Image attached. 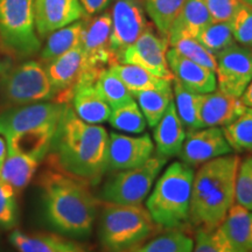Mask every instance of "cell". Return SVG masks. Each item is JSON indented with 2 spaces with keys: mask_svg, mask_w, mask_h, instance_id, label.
Listing matches in <instances>:
<instances>
[{
  "mask_svg": "<svg viewBox=\"0 0 252 252\" xmlns=\"http://www.w3.org/2000/svg\"><path fill=\"white\" fill-rule=\"evenodd\" d=\"M108 144V131L82 121L67 103L53 138L50 159L59 171L97 185L106 172Z\"/></svg>",
  "mask_w": 252,
  "mask_h": 252,
  "instance_id": "cell-1",
  "label": "cell"
},
{
  "mask_svg": "<svg viewBox=\"0 0 252 252\" xmlns=\"http://www.w3.org/2000/svg\"><path fill=\"white\" fill-rule=\"evenodd\" d=\"M47 222L56 231L74 237L90 235L97 200L84 181L61 171H47L40 179Z\"/></svg>",
  "mask_w": 252,
  "mask_h": 252,
  "instance_id": "cell-2",
  "label": "cell"
},
{
  "mask_svg": "<svg viewBox=\"0 0 252 252\" xmlns=\"http://www.w3.org/2000/svg\"><path fill=\"white\" fill-rule=\"evenodd\" d=\"M238 156L226 154L201 165L191 185L189 220L204 229L222 224L235 203Z\"/></svg>",
  "mask_w": 252,
  "mask_h": 252,
  "instance_id": "cell-3",
  "label": "cell"
},
{
  "mask_svg": "<svg viewBox=\"0 0 252 252\" xmlns=\"http://www.w3.org/2000/svg\"><path fill=\"white\" fill-rule=\"evenodd\" d=\"M67 103L56 100L11 106L0 113V135L8 153H24L41 162L49 153Z\"/></svg>",
  "mask_w": 252,
  "mask_h": 252,
  "instance_id": "cell-4",
  "label": "cell"
},
{
  "mask_svg": "<svg viewBox=\"0 0 252 252\" xmlns=\"http://www.w3.org/2000/svg\"><path fill=\"white\" fill-rule=\"evenodd\" d=\"M194 168L182 161L169 165L146 200V209L157 226L179 229L189 220Z\"/></svg>",
  "mask_w": 252,
  "mask_h": 252,
  "instance_id": "cell-5",
  "label": "cell"
},
{
  "mask_svg": "<svg viewBox=\"0 0 252 252\" xmlns=\"http://www.w3.org/2000/svg\"><path fill=\"white\" fill-rule=\"evenodd\" d=\"M157 224L143 206L105 203L99 223V239L105 252H127L144 242Z\"/></svg>",
  "mask_w": 252,
  "mask_h": 252,
  "instance_id": "cell-6",
  "label": "cell"
},
{
  "mask_svg": "<svg viewBox=\"0 0 252 252\" xmlns=\"http://www.w3.org/2000/svg\"><path fill=\"white\" fill-rule=\"evenodd\" d=\"M0 40L19 58L33 56L41 48L34 17V0H0Z\"/></svg>",
  "mask_w": 252,
  "mask_h": 252,
  "instance_id": "cell-7",
  "label": "cell"
},
{
  "mask_svg": "<svg viewBox=\"0 0 252 252\" xmlns=\"http://www.w3.org/2000/svg\"><path fill=\"white\" fill-rule=\"evenodd\" d=\"M0 97L12 106L54 99L55 94L40 62L25 61L18 65L1 69Z\"/></svg>",
  "mask_w": 252,
  "mask_h": 252,
  "instance_id": "cell-8",
  "label": "cell"
},
{
  "mask_svg": "<svg viewBox=\"0 0 252 252\" xmlns=\"http://www.w3.org/2000/svg\"><path fill=\"white\" fill-rule=\"evenodd\" d=\"M166 162V158L152 156L143 165L117 172L103 186L99 198L105 203L140 206Z\"/></svg>",
  "mask_w": 252,
  "mask_h": 252,
  "instance_id": "cell-9",
  "label": "cell"
},
{
  "mask_svg": "<svg viewBox=\"0 0 252 252\" xmlns=\"http://www.w3.org/2000/svg\"><path fill=\"white\" fill-rule=\"evenodd\" d=\"M111 36V13L103 12L90 20H84L81 36L83 50V70L82 74L97 78L103 69L113 64L115 59L110 49Z\"/></svg>",
  "mask_w": 252,
  "mask_h": 252,
  "instance_id": "cell-10",
  "label": "cell"
},
{
  "mask_svg": "<svg viewBox=\"0 0 252 252\" xmlns=\"http://www.w3.org/2000/svg\"><path fill=\"white\" fill-rule=\"evenodd\" d=\"M147 28L149 23L138 0H116L111 13L110 36V49L116 63Z\"/></svg>",
  "mask_w": 252,
  "mask_h": 252,
  "instance_id": "cell-11",
  "label": "cell"
},
{
  "mask_svg": "<svg viewBox=\"0 0 252 252\" xmlns=\"http://www.w3.org/2000/svg\"><path fill=\"white\" fill-rule=\"evenodd\" d=\"M215 56L219 90L241 98L252 81V48L234 43Z\"/></svg>",
  "mask_w": 252,
  "mask_h": 252,
  "instance_id": "cell-12",
  "label": "cell"
},
{
  "mask_svg": "<svg viewBox=\"0 0 252 252\" xmlns=\"http://www.w3.org/2000/svg\"><path fill=\"white\" fill-rule=\"evenodd\" d=\"M168 46L166 37L158 35L149 27L133 45L125 50L118 63L139 65L158 77L173 81L174 76L166 59Z\"/></svg>",
  "mask_w": 252,
  "mask_h": 252,
  "instance_id": "cell-13",
  "label": "cell"
},
{
  "mask_svg": "<svg viewBox=\"0 0 252 252\" xmlns=\"http://www.w3.org/2000/svg\"><path fill=\"white\" fill-rule=\"evenodd\" d=\"M154 144L149 134L126 135L109 134L106 171L119 172L138 167L152 157Z\"/></svg>",
  "mask_w": 252,
  "mask_h": 252,
  "instance_id": "cell-14",
  "label": "cell"
},
{
  "mask_svg": "<svg viewBox=\"0 0 252 252\" xmlns=\"http://www.w3.org/2000/svg\"><path fill=\"white\" fill-rule=\"evenodd\" d=\"M234 152L222 127H203L188 132L179 153L182 162L195 167Z\"/></svg>",
  "mask_w": 252,
  "mask_h": 252,
  "instance_id": "cell-15",
  "label": "cell"
},
{
  "mask_svg": "<svg viewBox=\"0 0 252 252\" xmlns=\"http://www.w3.org/2000/svg\"><path fill=\"white\" fill-rule=\"evenodd\" d=\"M83 63V50L81 45L74 47L53 61L46 63L45 69L54 90V100L56 102H70L72 88L81 76Z\"/></svg>",
  "mask_w": 252,
  "mask_h": 252,
  "instance_id": "cell-16",
  "label": "cell"
},
{
  "mask_svg": "<svg viewBox=\"0 0 252 252\" xmlns=\"http://www.w3.org/2000/svg\"><path fill=\"white\" fill-rule=\"evenodd\" d=\"M34 17L39 37L68 26L84 17L80 0H34Z\"/></svg>",
  "mask_w": 252,
  "mask_h": 252,
  "instance_id": "cell-17",
  "label": "cell"
},
{
  "mask_svg": "<svg viewBox=\"0 0 252 252\" xmlns=\"http://www.w3.org/2000/svg\"><path fill=\"white\" fill-rule=\"evenodd\" d=\"M166 59L173 76L187 89L197 94L213 93L217 89L215 71L185 58L174 48L167 50Z\"/></svg>",
  "mask_w": 252,
  "mask_h": 252,
  "instance_id": "cell-18",
  "label": "cell"
},
{
  "mask_svg": "<svg viewBox=\"0 0 252 252\" xmlns=\"http://www.w3.org/2000/svg\"><path fill=\"white\" fill-rule=\"evenodd\" d=\"M247 106L241 98L229 96L220 90L201 94L200 122L203 127H224L243 113Z\"/></svg>",
  "mask_w": 252,
  "mask_h": 252,
  "instance_id": "cell-19",
  "label": "cell"
},
{
  "mask_svg": "<svg viewBox=\"0 0 252 252\" xmlns=\"http://www.w3.org/2000/svg\"><path fill=\"white\" fill-rule=\"evenodd\" d=\"M70 102L77 117L88 124H102L111 113V108L97 91L94 81L78 80L72 88Z\"/></svg>",
  "mask_w": 252,
  "mask_h": 252,
  "instance_id": "cell-20",
  "label": "cell"
},
{
  "mask_svg": "<svg viewBox=\"0 0 252 252\" xmlns=\"http://www.w3.org/2000/svg\"><path fill=\"white\" fill-rule=\"evenodd\" d=\"M153 128L157 156L166 159L179 156L187 132L176 113L174 103L169 104L165 115Z\"/></svg>",
  "mask_w": 252,
  "mask_h": 252,
  "instance_id": "cell-21",
  "label": "cell"
},
{
  "mask_svg": "<svg viewBox=\"0 0 252 252\" xmlns=\"http://www.w3.org/2000/svg\"><path fill=\"white\" fill-rule=\"evenodd\" d=\"M212 23L213 19L204 0H187L169 32V45L184 36L196 37L204 27Z\"/></svg>",
  "mask_w": 252,
  "mask_h": 252,
  "instance_id": "cell-22",
  "label": "cell"
},
{
  "mask_svg": "<svg viewBox=\"0 0 252 252\" xmlns=\"http://www.w3.org/2000/svg\"><path fill=\"white\" fill-rule=\"evenodd\" d=\"M39 163V160L27 154L7 152L0 172V181L11 186L18 195L34 178Z\"/></svg>",
  "mask_w": 252,
  "mask_h": 252,
  "instance_id": "cell-23",
  "label": "cell"
},
{
  "mask_svg": "<svg viewBox=\"0 0 252 252\" xmlns=\"http://www.w3.org/2000/svg\"><path fill=\"white\" fill-rule=\"evenodd\" d=\"M127 88L132 96L140 91L161 89L172 86V81L158 77L146 69L127 63H113L109 67Z\"/></svg>",
  "mask_w": 252,
  "mask_h": 252,
  "instance_id": "cell-24",
  "label": "cell"
},
{
  "mask_svg": "<svg viewBox=\"0 0 252 252\" xmlns=\"http://www.w3.org/2000/svg\"><path fill=\"white\" fill-rule=\"evenodd\" d=\"M220 228L236 245L252 252V210L234 203Z\"/></svg>",
  "mask_w": 252,
  "mask_h": 252,
  "instance_id": "cell-25",
  "label": "cell"
},
{
  "mask_svg": "<svg viewBox=\"0 0 252 252\" xmlns=\"http://www.w3.org/2000/svg\"><path fill=\"white\" fill-rule=\"evenodd\" d=\"M84 21L77 20L68 26L60 28L48 35L46 45L40 53V58L45 63L64 54L74 47L81 43L82 31H83Z\"/></svg>",
  "mask_w": 252,
  "mask_h": 252,
  "instance_id": "cell-26",
  "label": "cell"
},
{
  "mask_svg": "<svg viewBox=\"0 0 252 252\" xmlns=\"http://www.w3.org/2000/svg\"><path fill=\"white\" fill-rule=\"evenodd\" d=\"M173 94L175 98V110L179 118L188 132L201 128L200 103L201 94L187 89L175 78L172 81Z\"/></svg>",
  "mask_w": 252,
  "mask_h": 252,
  "instance_id": "cell-27",
  "label": "cell"
},
{
  "mask_svg": "<svg viewBox=\"0 0 252 252\" xmlns=\"http://www.w3.org/2000/svg\"><path fill=\"white\" fill-rule=\"evenodd\" d=\"M137 104L143 112L146 123L150 127H154L158 122L165 115L167 108L173 100L172 86L161 89H151L140 91L133 94Z\"/></svg>",
  "mask_w": 252,
  "mask_h": 252,
  "instance_id": "cell-28",
  "label": "cell"
},
{
  "mask_svg": "<svg viewBox=\"0 0 252 252\" xmlns=\"http://www.w3.org/2000/svg\"><path fill=\"white\" fill-rule=\"evenodd\" d=\"M9 241L19 252H62L74 244L54 235H27L20 230H14Z\"/></svg>",
  "mask_w": 252,
  "mask_h": 252,
  "instance_id": "cell-29",
  "label": "cell"
},
{
  "mask_svg": "<svg viewBox=\"0 0 252 252\" xmlns=\"http://www.w3.org/2000/svg\"><path fill=\"white\" fill-rule=\"evenodd\" d=\"M194 241L179 229L167 232L139 244L127 252H193Z\"/></svg>",
  "mask_w": 252,
  "mask_h": 252,
  "instance_id": "cell-30",
  "label": "cell"
},
{
  "mask_svg": "<svg viewBox=\"0 0 252 252\" xmlns=\"http://www.w3.org/2000/svg\"><path fill=\"white\" fill-rule=\"evenodd\" d=\"M186 1L187 0H144L147 14L152 19L160 35L167 40L173 24Z\"/></svg>",
  "mask_w": 252,
  "mask_h": 252,
  "instance_id": "cell-31",
  "label": "cell"
},
{
  "mask_svg": "<svg viewBox=\"0 0 252 252\" xmlns=\"http://www.w3.org/2000/svg\"><path fill=\"white\" fill-rule=\"evenodd\" d=\"M94 87L102 98L109 104L111 110L133 99V96L127 90V88L110 68L103 69L99 72L94 81Z\"/></svg>",
  "mask_w": 252,
  "mask_h": 252,
  "instance_id": "cell-32",
  "label": "cell"
},
{
  "mask_svg": "<svg viewBox=\"0 0 252 252\" xmlns=\"http://www.w3.org/2000/svg\"><path fill=\"white\" fill-rule=\"evenodd\" d=\"M108 122L116 130L133 134L143 133L147 124L139 105L134 99L112 109Z\"/></svg>",
  "mask_w": 252,
  "mask_h": 252,
  "instance_id": "cell-33",
  "label": "cell"
},
{
  "mask_svg": "<svg viewBox=\"0 0 252 252\" xmlns=\"http://www.w3.org/2000/svg\"><path fill=\"white\" fill-rule=\"evenodd\" d=\"M222 131L234 151H252V108L247 106L243 113L231 124L222 127Z\"/></svg>",
  "mask_w": 252,
  "mask_h": 252,
  "instance_id": "cell-34",
  "label": "cell"
},
{
  "mask_svg": "<svg viewBox=\"0 0 252 252\" xmlns=\"http://www.w3.org/2000/svg\"><path fill=\"white\" fill-rule=\"evenodd\" d=\"M193 252H248L230 241L222 229L200 228L196 232Z\"/></svg>",
  "mask_w": 252,
  "mask_h": 252,
  "instance_id": "cell-35",
  "label": "cell"
},
{
  "mask_svg": "<svg viewBox=\"0 0 252 252\" xmlns=\"http://www.w3.org/2000/svg\"><path fill=\"white\" fill-rule=\"evenodd\" d=\"M206 48L217 55L235 43L230 23H213L204 27L195 37Z\"/></svg>",
  "mask_w": 252,
  "mask_h": 252,
  "instance_id": "cell-36",
  "label": "cell"
},
{
  "mask_svg": "<svg viewBox=\"0 0 252 252\" xmlns=\"http://www.w3.org/2000/svg\"><path fill=\"white\" fill-rule=\"evenodd\" d=\"M171 46L185 58L191 60L193 62L198 63V64L203 65L210 70L216 71V56L213 53H210L202 43L198 42L195 37H180V39L174 41Z\"/></svg>",
  "mask_w": 252,
  "mask_h": 252,
  "instance_id": "cell-37",
  "label": "cell"
},
{
  "mask_svg": "<svg viewBox=\"0 0 252 252\" xmlns=\"http://www.w3.org/2000/svg\"><path fill=\"white\" fill-rule=\"evenodd\" d=\"M235 202L252 210V156L239 161L236 176Z\"/></svg>",
  "mask_w": 252,
  "mask_h": 252,
  "instance_id": "cell-38",
  "label": "cell"
},
{
  "mask_svg": "<svg viewBox=\"0 0 252 252\" xmlns=\"http://www.w3.org/2000/svg\"><path fill=\"white\" fill-rule=\"evenodd\" d=\"M230 27L235 41L252 48V7L242 2L230 21Z\"/></svg>",
  "mask_w": 252,
  "mask_h": 252,
  "instance_id": "cell-39",
  "label": "cell"
},
{
  "mask_svg": "<svg viewBox=\"0 0 252 252\" xmlns=\"http://www.w3.org/2000/svg\"><path fill=\"white\" fill-rule=\"evenodd\" d=\"M17 223V193L11 186L0 181V228L12 229Z\"/></svg>",
  "mask_w": 252,
  "mask_h": 252,
  "instance_id": "cell-40",
  "label": "cell"
},
{
  "mask_svg": "<svg viewBox=\"0 0 252 252\" xmlns=\"http://www.w3.org/2000/svg\"><path fill=\"white\" fill-rule=\"evenodd\" d=\"M214 23H230L241 0H204Z\"/></svg>",
  "mask_w": 252,
  "mask_h": 252,
  "instance_id": "cell-41",
  "label": "cell"
},
{
  "mask_svg": "<svg viewBox=\"0 0 252 252\" xmlns=\"http://www.w3.org/2000/svg\"><path fill=\"white\" fill-rule=\"evenodd\" d=\"M111 0H80L84 15H96L108 7Z\"/></svg>",
  "mask_w": 252,
  "mask_h": 252,
  "instance_id": "cell-42",
  "label": "cell"
},
{
  "mask_svg": "<svg viewBox=\"0 0 252 252\" xmlns=\"http://www.w3.org/2000/svg\"><path fill=\"white\" fill-rule=\"evenodd\" d=\"M241 100L245 106L252 108V81L250 82V84H249L247 89H245L243 94L241 96Z\"/></svg>",
  "mask_w": 252,
  "mask_h": 252,
  "instance_id": "cell-43",
  "label": "cell"
},
{
  "mask_svg": "<svg viewBox=\"0 0 252 252\" xmlns=\"http://www.w3.org/2000/svg\"><path fill=\"white\" fill-rule=\"evenodd\" d=\"M6 156H7V145H6V140L4 139V137L0 135V172H1Z\"/></svg>",
  "mask_w": 252,
  "mask_h": 252,
  "instance_id": "cell-44",
  "label": "cell"
},
{
  "mask_svg": "<svg viewBox=\"0 0 252 252\" xmlns=\"http://www.w3.org/2000/svg\"><path fill=\"white\" fill-rule=\"evenodd\" d=\"M62 252H84L83 250H82L81 248H78L77 245H75V244H72L70 248H68V249H65L64 251H62Z\"/></svg>",
  "mask_w": 252,
  "mask_h": 252,
  "instance_id": "cell-45",
  "label": "cell"
},
{
  "mask_svg": "<svg viewBox=\"0 0 252 252\" xmlns=\"http://www.w3.org/2000/svg\"><path fill=\"white\" fill-rule=\"evenodd\" d=\"M241 2H243V4L252 7V0H241Z\"/></svg>",
  "mask_w": 252,
  "mask_h": 252,
  "instance_id": "cell-46",
  "label": "cell"
},
{
  "mask_svg": "<svg viewBox=\"0 0 252 252\" xmlns=\"http://www.w3.org/2000/svg\"><path fill=\"white\" fill-rule=\"evenodd\" d=\"M1 46H2L1 45V40H0V50H1Z\"/></svg>",
  "mask_w": 252,
  "mask_h": 252,
  "instance_id": "cell-47",
  "label": "cell"
}]
</instances>
